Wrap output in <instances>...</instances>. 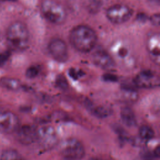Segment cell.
I'll list each match as a JSON object with an SVG mask.
<instances>
[{"label": "cell", "mask_w": 160, "mask_h": 160, "mask_svg": "<svg viewBox=\"0 0 160 160\" xmlns=\"http://www.w3.org/2000/svg\"><path fill=\"white\" fill-rule=\"evenodd\" d=\"M97 39L96 32L86 25L74 27L69 34L71 45L80 52L86 53L91 51L96 46Z\"/></svg>", "instance_id": "cell-1"}, {"label": "cell", "mask_w": 160, "mask_h": 160, "mask_svg": "<svg viewBox=\"0 0 160 160\" xmlns=\"http://www.w3.org/2000/svg\"><path fill=\"white\" fill-rule=\"evenodd\" d=\"M6 38L8 46L12 50L19 51L25 49L29 40L27 26L20 21L12 22L8 28Z\"/></svg>", "instance_id": "cell-2"}, {"label": "cell", "mask_w": 160, "mask_h": 160, "mask_svg": "<svg viewBox=\"0 0 160 160\" xmlns=\"http://www.w3.org/2000/svg\"><path fill=\"white\" fill-rule=\"evenodd\" d=\"M41 11L46 20L54 24H61L66 19L67 12L64 7L55 0H43Z\"/></svg>", "instance_id": "cell-3"}, {"label": "cell", "mask_w": 160, "mask_h": 160, "mask_svg": "<svg viewBox=\"0 0 160 160\" xmlns=\"http://www.w3.org/2000/svg\"><path fill=\"white\" fill-rule=\"evenodd\" d=\"M60 153L66 160H80L84 156L85 149L79 141L69 138L61 142Z\"/></svg>", "instance_id": "cell-4"}, {"label": "cell", "mask_w": 160, "mask_h": 160, "mask_svg": "<svg viewBox=\"0 0 160 160\" xmlns=\"http://www.w3.org/2000/svg\"><path fill=\"white\" fill-rule=\"evenodd\" d=\"M132 14V9L128 6L122 4H114L106 11V17L114 24H120L128 21Z\"/></svg>", "instance_id": "cell-5"}, {"label": "cell", "mask_w": 160, "mask_h": 160, "mask_svg": "<svg viewBox=\"0 0 160 160\" xmlns=\"http://www.w3.org/2000/svg\"><path fill=\"white\" fill-rule=\"evenodd\" d=\"M37 130L36 141L44 149L52 148L58 143V136L53 127L49 125L42 126Z\"/></svg>", "instance_id": "cell-6"}, {"label": "cell", "mask_w": 160, "mask_h": 160, "mask_svg": "<svg viewBox=\"0 0 160 160\" xmlns=\"http://www.w3.org/2000/svg\"><path fill=\"white\" fill-rule=\"evenodd\" d=\"M19 126V119L16 114L9 111H0V132L5 134L15 132Z\"/></svg>", "instance_id": "cell-7"}, {"label": "cell", "mask_w": 160, "mask_h": 160, "mask_svg": "<svg viewBox=\"0 0 160 160\" xmlns=\"http://www.w3.org/2000/svg\"><path fill=\"white\" fill-rule=\"evenodd\" d=\"M48 50L52 58L59 62H65L68 59V46L61 39H51L48 44Z\"/></svg>", "instance_id": "cell-8"}, {"label": "cell", "mask_w": 160, "mask_h": 160, "mask_svg": "<svg viewBox=\"0 0 160 160\" xmlns=\"http://www.w3.org/2000/svg\"><path fill=\"white\" fill-rule=\"evenodd\" d=\"M92 59L93 62L97 66L104 69L110 70L115 66L114 58L109 52L102 49L96 51L92 54Z\"/></svg>", "instance_id": "cell-9"}, {"label": "cell", "mask_w": 160, "mask_h": 160, "mask_svg": "<svg viewBox=\"0 0 160 160\" xmlns=\"http://www.w3.org/2000/svg\"><path fill=\"white\" fill-rule=\"evenodd\" d=\"M16 132L17 139L22 144H30L36 141L37 130L32 126L24 125L19 126Z\"/></svg>", "instance_id": "cell-10"}, {"label": "cell", "mask_w": 160, "mask_h": 160, "mask_svg": "<svg viewBox=\"0 0 160 160\" xmlns=\"http://www.w3.org/2000/svg\"><path fill=\"white\" fill-rule=\"evenodd\" d=\"M146 48L151 59L159 64L160 56V37L158 33H154L148 37L146 41Z\"/></svg>", "instance_id": "cell-11"}, {"label": "cell", "mask_w": 160, "mask_h": 160, "mask_svg": "<svg viewBox=\"0 0 160 160\" xmlns=\"http://www.w3.org/2000/svg\"><path fill=\"white\" fill-rule=\"evenodd\" d=\"M154 75L151 71H144L141 72L135 79L136 84L142 88H150L156 86V81Z\"/></svg>", "instance_id": "cell-12"}, {"label": "cell", "mask_w": 160, "mask_h": 160, "mask_svg": "<svg viewBox=\"0 0 160 160\" xmlns=\"http://www.w3.org/2000/svg\"><path fill=\"white\" fill-rule=\"evenodd\" d=\"M121 118L122 122L128 127L134 126L136 123L135 114L129 107H124L121 111Z\"/></svg>", "instance_id": "cell-13"}, {"label": "cell", "mask_w": 160, "mask_h": 160, "mask_svg": "<svg viewBox=\"0 0 160 160\" xmlns=\"http://www.w3.org/2000/svg\"><path fill=\"white\" fill-rule=\"evenodd\" d=\"M0 86L11 91H18L21 88V84L15 78H2L0 79Z\"/></svg>", "instance_id": "cell-14"}, {"label": "cell", "mask_w": 160, "mask_h": 160, "mask_svg": "<svg viewBox=\"0 0 160 160\" xmlns=\"http://www.w3.org/2000/svg\"><path fill=\"white\" fill-rule=\"evenodd\" d=\"M113 51L115 54V57L118 59H121L124 62L131 57L130 49L126 47V45H122L121 43L120 45L116 44V46H114L113 48Z\"/></svg>", "instance_id": "cell-15"}, {"label": "cell", "mask_w": 160, "mask_h": 160, "mask_svg": "<svg viewBox=\"0 0 160 160\" xmlns=\"http://www.w3.org/2000/svg\"><path fill=\"white\" fill-rule=\"evenodd\" d=\"M0 160H25L22 156L16 150H4L0 157Z\"/></svg>", "instance_id": "cell-16"}, {"label": "cell", "mask_w": 160, "mask_h": 160, "mask_svg": "<svg viewBox=\"0 0 160 160\" xmlns=\"http://www.w3.org/2000/svg\"><path fill=\"white\" fill-rule=\"evenodd\" d=\"M139 134L141 139L145 141L151 139L154 136L153 129L147 125H143L139 128Z\"/></svg>", "instance_id": "cell-17"}, {"label": "cell", "mask_w": 160, "mask_h": 160, "mask_svg": "<svg viewBox=\"0 0 160 160\" xmlns=\"http://www.w3.org/2000/svg\"><path fill=\"white\" fill-rule=\"evenodd\" d=\"M103 3V0H84L85 6L92 12L98 11Z\"/></svg>", "instance_id": "cell-18"}, {"label": "cell", "mask_w": 160, "mask_h": 160, "mask_svg": "<svg viewBox=\"0 0 160 160\" xmlns=\"http://www.w3.org/2000/svg\"><path fill=\"white\" fill-rule=\"evenodd\" d=\"M92 113L99 118H105L111 114V110L105 106H98L92 109Z\"/></svg>", "instance_id": "cell-19"}, {"label": "cell", "mask_w": 160, "mask_h": 160, "mask_svg": "<svg viewBox=\"0 0 160 160\" xmlns=\"http://www.w3.org/2000/svg\"><path fill=\"white\" fill-rule=\"evenodd\" d=\"M39 72V68L36 66H32L29 67L26 71V76L29 79L36 78Z\"/></svg>", "instance_id": "cell-20"}, {"label": "cell", "mask_w": 160, "mask_h": 160, "mask_svg": "<svg viewBox=\"0 0 160 160\" xmlns=\"http://www.w3.org/2000/svg\"><path fill=\"white\" fill-rule=\"evenodd\" d=\"M10 56L9 51H4L0 53V66L4 65Z\"/></svg>", "instance_id": "cell-21"}, {"label": "cell", "mask_w": 160, "mask_h": 160, "mask_svg": "<svg viewBox=\"0 0 160 160\" xmlns=\"http://www.w3.org/2000/svg\"><path fill=\"white\" fill-rule=\"evenodd\" d=\"M57 83L59 85L61 88H65L67 85V82L66 81V79L64 78L62 76H60L58 78Z\"/></svg>", "instance_id": "cell-22"}, {"label": "cell", "mask_w": 160, "mask_h": 160, "mask_svg": "<svg viewBox=\"0 0 160 160\" xmlns=\"http://www.w3.org/2000/svg\"><path fill=\"white\" fill-rule=\"evenodd\" d=\"M152 22H154L155 24H157V25L159 24V14H156V15L154 16V17H152Z\"/></svg>", "instance_id": "cell-23"}, {"label": "cell", "mask_w": 160, "mask_h": 160, "mask_svg": "<svg viewBox=\"0 0 160 160\" xmlns=\"http://www.w3.org/2000/svg\"><path fill=\"white\" fill-rule=\"evenodd\" d=\"M105 79H109V81H114L115 80V78H116V76H112V75H111V74H108V75H106L105 76Z\"/></svg>", "instance_id": "cell-24"}, {"label": "cell", "mask_w": 160, "mask_h": 160, "mask_svg": "<svg viewBox=\"0 0 160 160\" xmlns=\"http://www.w3.org/2000/svg\"><path fill=\"white\" fill-rule=\"evenodd\" d=\"M154 154H155V156L156 157H159V154H160V149H159V146H158L155 151H154Z\"/></svg>", "instance_id": "cell-25"}, {"label": "cell", "mask_w": 160, "mask_h": 160, "mask_svg": "<svg viewBox=\"0 0 160 160\" xmlns=\"http://www.w3.org/2000/svg\"><path fill=\"white\" fill-rule=\"evenodd\" d=\"M4 1H15V0H4Z\"/></svg>", "instance_id": "cell-26"}, {"label": "cell", "mask_w": 160, "mask_h": 160, "mask_svg": "<svg viewBox=\"0 0 160 160\" xmlns=\"http://www.w3.org/2000/svg\"><path fill=\"white\" fill-rule=\"evenodd\" d=\"M90 160H96V159H90Z\"/></svg>", "instance_id": "cell-27"}, {"label": "cell", "mask_w": 160, "mask_h": 160, "mask_svg": "<svg viewBox=\"0 0 160 160\" xmlns=\"http://www.w3.org/2000/svg\"><path fill=\"white\" fill-rule=\"evenodd\" d=\"M147 160H150V159H147Z\"/></svg>", "instance_id": "cell-28"}]
</instances>
